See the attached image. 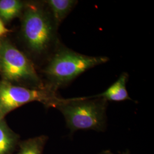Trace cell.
<instances>
[{"label":"cell","mask_w":154,"mask_h":154,"mask_svg":"<svg viewBox=\"0 0 154 154\" xmlns=\"http://www.w3.org/2000/svg\"><path fill=\"white\" fill-rule=\"evenodd\" d=\"M109 60L107 57L81 54L59 44L43 72L49 81V86L56 91L69 84L86 70Z\"/></svg>","instance_id":"6da1fadb"},{"label":"cell","mask_w":154,"mask_h":154,"mask_svg":"<svg viewBox=\"0 0 154 154\" xmlns=\"http://www.w3.org/2000/svg\"><path fill=\"white\" fill-rule=\"evenodd\" d=\"M107 101L100 98L62 99L56 109L62 112L72 134L78 130L103 131L106 127Z\"/></svg>","instance_id":"7a4b0ae2"},{"label":"cell","mask_w":154,"mask_h":154,"mask_svg":"<svg viewBox=\"0 0 154 154\" xmlns=\"http://www.w3.org/2000/svg\"><path fill=\"white\" fill-rule=\"evenodd\" d=\"M21 32L23 40L32 53H45L55 40L56 28L51 13L42 6L30 2L24 6Z\"/></svg>","instance_id":"3957f363"},{"label":"cell","mask_w":154,"mask_h":154,"mask_svg":"<svg viewBox=\"0 0 154 154\" xmlns=\"http://www.w3.org/2000/svg\"><path fill=\"white\" fill-rule=\"evenodd\" d=\"M61 98L49 86L42 88H28L16 86L4 80L0 81V120L8 114L23 105L38 102L46 107L56 108Z\"/></svg>","instance_id":"277c9868"},{"label":"cell","mask_w":154,"mask_h":154,"mask_svg":"<svg viewBox=\"0 0 154 154\" xmlns=\"http://www.w3.org/2000/svg\"><path fill=\"white\" fill-rule=\"evenodd\" d=\"M0 74L9 82H28L35 88L44 86L33 62L11 42L0 41Z\"/></svg>","instance_id":"5b68a950"},{"label":"cell","mask_w":154,"mask_h":154,"mask_svg":"<svg viewBox=\"0 0 154 154\" xmlns=\"http://www.w3.org/2000/svg\"><path fill=\"white\" fill-rule=\"evenodd\" d=\"M128 74L124 72L122 74L118 80L111 85L104 92L91 96V98H100L106 101H123L132 100L129 97L126 88V84L128 80Z\"/></svg>","instance_id":"8992f818"},{"label":"cell","mask_w":154,"mask_h":154,"mask_svg":"<svg viewBox=\"0 0 154 154\" xmlns=\"http://www.w3.org/2000/svg\"><path fill=\"white\" fill-rule=\"evenodd\" d=\"M77 3L78 1L74 0H48L46 1L57 27L70 14Z\"/></svg>","instance_id":"52a82bcc"},{"label":"cell","mask_w":154,"mask_h":154,"mask_svg":"<svg viewBox=\"0 0 154 154\" xmlns=\"http://www.w3.org/2000/svg\"><path fill=\"white\" fill-rule=\"evenodd\" d=\"M19 136L6 124L5 119L0 120V154H12L18 144Z\"/></svg>","instance_id":"ba28073f"},{"label":"cell","mask_w":154,"mask_h":154,"mask_svg":"<svg viewBox=\"0 0 154 154\" xmlns=\"http://www.w3.org/2000/svg\"><path fill=\"white\" fill-rule=\"evenodd\" d=\"M24 8L19 0H0V18L4 22L11 21L19 16Z\"/></svg>","instance_id":"9c48e42d"},{"label":"cell","mask_w":154,"mask_h":154,"mask_svg":"<svg viewBox=\"0 0 154 154\" xmlns=\"http://www.w3.org/2000/svg\"><path fill=\"white\" fill-rule=\"evenodd\" d=\"M48 138L45 135L29 139L20 143V149L16 154H43Z\"/></svg>","instance_id":"30bf717a"},{"label":"cell","mask_w":154,"mask_h":154,"mask_svg":"<svg viewBox=\"0 0 154 154\" xmlns=\"http://www.w3.org/2000/svg\"><path fill=\"white\" fill-rule=\"evenodd\" d=\"M10 32V30L6 28L4 22L0 18V38L5 36L6 34Z\"/></svg>","instance_id":"8fae6325"},{"label":"cell","mask_w":154,"mask_h":154,"mask_svg":"<svg viewBox=\"0 0 154 154\" xmlns=\"http://www.w3.org/2000/svg\"><path fill=\"white\" fill-rule=\"evenodd\" d=\"M102 154H113L111 151H108V150H107V151H103V152H102ZM123 154H130V152H129V151L128 150H127L126 152H124V153H123Z\"/></svg>","instance_id":"7c38bea8"}]
</instances>
